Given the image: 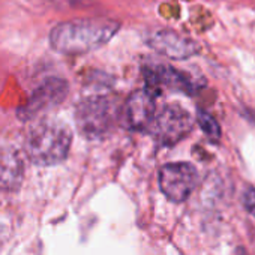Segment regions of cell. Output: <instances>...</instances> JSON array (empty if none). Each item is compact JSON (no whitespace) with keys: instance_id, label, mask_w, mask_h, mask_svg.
<instances>
[{"instance_id":"cell-1","label":"cell","mask_w":255,"mask_h":255,"mask_svg":"<svg viewBox=\"0 0 255 255\" xmlns=\"http://www.w3.org/2000/svg\"><path fill=\"white\" fill-rule=\"evenodd\" d=\"M113 20H74L57 24L50 33L51 47L62 54H83L108 44L119 32Z\"/></svg>"},{"instance_id":"cell-2","label":"cell","mask_w":255,"mask_h":255,"mask_svg":"<svg viewBox=\"0 0 255 255\" xmlns=\"http://www.w3.org/2000/svg\"><path fill=\"white\" fill-rule=\"evenodd\" d=\"M72 143L69 126L57 119L36 122L26 137L24 152L39 167H50L66 159Z\"/></svg>"},{"instance_id":"cell-3","label":"cell","mask_w":255,"mask_h":255,"mask_svg":"<svg viewBox=\"0 0 255 255\" xmlns=\"http://www.w3.org/2000/svg\"><path fill=\"white\" fill-rule=\"evenodd\" d=\"M122 104L110 96L84 98L75 110L78 132L87 140H102L120 120Z\"/></svg>"},{"instance_id":"cell-4","label":"cell","mask_w":255,"mask_h":255,"mask_svg":"<svg viewBox=\"0 0 255 255\" xmlns=\"http://www.w3.org/2000/svg\"><path fill=\"white\" fill-rule=\"evenodd\" d=\"M194 126L192 116L179 105H165L156 113L149 132L159 146H174L183 140Z\"/></svg>"},{"instance_id":"cell-5","label":"cell","mask_w":255,"mask_h":255,"mask_svg":"<svg viewBox=\"0 0 255 255\" xmlns=\"http://www.w3.org/2000/svg\"><path fill=\"white\" fill-rule=\"evenodd\" d=\"M69 92V86L65 80L53 77L47 78L27 99V102L18 108L17 116L23 122L35 120L44 113L60 105Z\"/></svg>"},{"instance_id":"cell-6","label":"cell","mask_w":255,"mask_h":255,"mask_svg":"<svg viewBox=\"0 0 255 255\" xmlns=\"http://www.w3.org/2000/svg\"><path fill=\"white\" fill-rule=\"evenodd\" d=\"M197 170L188 162L165 164L159 170V188L162 194L174 203L188 200L197 186Z\"/></svg>"},{"instance_id":"cell-7","label":"cell","mask_w":255,"mask_h":255,"mask_svg":"<svg viewBox=\"0 0 255 255\" xmlns=\"http://www.w3.org/2000/svg\"><path fill=\"white\" fill-rule=\"evenodd\" d=\"M155 96L156 95L149 89H141L131 93L122 105L120 123L132 131H149L156 116Z\"/></svg>"},{"instance_id":"cell-8","label":"cell","mask_w":255,"mask_h":255,"mask_svg":"<svg viewBox=\"0 0 255 255\" xmlns=\"http://www.w3.org/2000/svg\"><path fill=\"white\" fill-rule=\"evenodd\" d=\"M146 44L168 59H188L198 53V45L192 39L173 30H153L144 38Z\"/></svg>"},{"instance_id":"cell-9","label":"cell","mask_w":255,"mask_h":255,"mask_svg":"<svg viewBox=\"0 0 255 255\" xmlns=\"http://www.w3.org/2000/svg\"><path fill=\"white\" fill-rule=\"evenodd\" d=\"M24 176V159L21 149L11 143H0V191H15Z\"/></svg>"},{"instance_id":"cell-10","label":"cell","mask_w":255,"mask_h":255,"mask_svg":"<svg viewBox=\"0 0 255 255\" xmlns=\"http://www.w3.org/2000/svg\"><path fill=\"white\" fill-rule=\"evenodd\" d=\"M144 80L146 84L152 93L159 95L162 87H167L170 90L183 92V93H194L195 87L194 83L180 71L174 69L173 66H156V68H146L144 69Z\"/></svg>"},{"instance_id":"cell-11","label":"cell","mask_w":255,"mask_h":255,"mask_svg":"<svg viewBox=\"0 0 255 255\" xmlns=\"http://www.w3.org/2000/svg\"><path fill=\"white\" fill-rule=\"evenodd\" d=\"M197 123L201 128V131L206 134V137L213 141L218 143L221 138V126L216 122V119L213 116H210L207 111L204 110H197Z\"/></svg>"},{"instance_id":"cell-12","label":"cell","mask_w":255,"mask_h":255,"mask_svg":"<svg viewBox=\"0 0 255 255\" xmlns=\"http://www.w3.org/2000/svg\"><path fill=\"white\" fill-rule=\"evenodd\" d=\"M242 198H243V206H245V209H246L251 215L255 216V189L251 188V186L246 188Z\"/></svg>"}]
</instances>
